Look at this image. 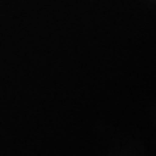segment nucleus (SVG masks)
Segmentation results:
<instances>
[]
</instances>
